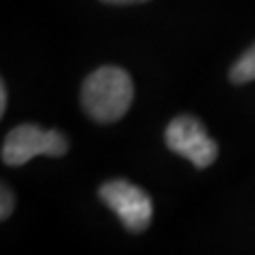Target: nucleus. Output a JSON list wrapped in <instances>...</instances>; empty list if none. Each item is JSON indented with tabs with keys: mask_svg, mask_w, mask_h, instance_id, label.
I'll return each instance as SVG.
<instances>
[{
	"mask_svg": "<svg viewBox=\"0 0 255 255\" xmlns=\"http://www.w3.org/2000/svg\"><path fill=\"white\" fill-rule=\"evenodd\" d=\"M134 98L132 77L119 66H100L83 81L81 105L98 124L119 122Z\"/></svg>",
	"mask_w": 255,
	"mask_h": 255,
	"instance_id": "nucleus-1",
	"label": "nucleus"
},
{
	"mask_svg": "<svg viewBox=\"0 0 255 255\" xmlns=\"http://www.w3.org/2000/svg\"><path fill=\"white\" fill-rule=\"evenodd\" d=\"M68 151V138L60 130H43L34 124H21L4 136L2 162L23 166L36 155L62 157Z\"/></svg>",
	"mask_w": 255,
	"mask_h": 255,
	"instance_id": "nucleus-2",
	"label": "nucleus"
},
{
	"mask_svg": "<svg viewBox=\"0 0 255 255\" xmlns=\"http://www.w3.org/2000/svg\"><path fill=\"white\" fill-rule=\"evenodd\" d=\"M100 200L113 211L119 221L124 223L128 232H145L153 219V202L145 189L126 181V179H113L107 181L98 189Z\"/></svg>",
	"mask_w": 255,
	"mask_h": 255,
	"instance_id": "nucleus-3",
	"label": "nucleus"
},
{
	"mask_svg": "<svg viewBox=\"0 0 255 255\" xmlns=\"http://www.w3.org/2000/svg\"><path fill=\"white\" fill-rule=\"evenodd\" d=\"M166 145L177 155L189 159L196 168H209L215 164L219 153V147L209 132H206L204 124L194 115H179L166 128Z\"/></svg>",
	"mask_w": 255,
	"mask_h": 255,
	"instance_id": "nucleus-4",
	"label": "nucleus"
},
{
	"mask_svg": "<svg viewBox=\"0 0 255 255\" xmlns=\"http://www.w3.org/2000/svg\"><path fill=\"white\" fill-rule=\"evenodd\" d=\"M230 81L234 85H245L255 81V45L247 49L230 68Z\"/></svg>",
	"mask_w": 255,
	"mask_h": 255,
	"instance_id": "nucleus-5",
	"label": "nucleus"
},
{
	"mask_svg": "<svg viewBox=\"0 0 255 255\" xmlns=\"http://www.w3.org/2000/svg\"><path fill=\"white\" fill-rule=\"evenodd\" d=\"M0 200H2V206H0V219H9L11 217V213H13V209H15V196H13V191L6 187V185H2L0 187Z\"/></svg>",
	"mask_w": 255,
	"mask_h": 255,
	"instance_id": "nucleus-6",
	"label": "nucleus"
},
{
	"mask_svg": "<svg viewBox=\"0 0 255 255\" xmlns=\"http://www.w3.org/2000/svg\"><path fill=\"white\" fill-rule=\"evenodd\" d=\"M6 98H9V94H6V85L2 81L0 83V115H4V111H6Z\"/></svg>",
	"mask_w": 255,
	"mask_h": 255,
	"instance_id": "nucleus-7",
	"label": "nucleus"
},
{
	"mask_svg": "<svg viewBox=\"0 0 255 255\" xmlns=\"http://www.w3.org/2000/svg\"><path fill=\"white\" fill-rule=\"evenodd\" d=\"M102 2H109V4H140V2H147V0H102Z\"/></svg>",
	"mask_w": 255,
	"mask_h": 255,
	"instance_id": "nucleus-8",
	"label": "nucleus"
}]
</instances>
